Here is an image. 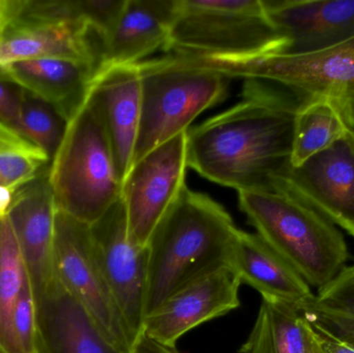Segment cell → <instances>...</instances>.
I'll use <instances>...</instances> for the list:
<instances>
[{
    "instance_id": "obj_1",
    "label": "cell",
    "mask_w": 354,
    "mask_h": 353,
    "mask_svg": "<svg viewBox=\"0 0 354 353\" xmlns=\"http://www.w3.org/2000/svg\"><path fill=\"white\" fill-rule=\"evenodd\" d=\"M243 101L187 132V167L237 192L270 190L290 165L299 99L279 85L248 79Z\"/></svg>"
},
{
    "instance_id": "obj_2",
    "label": "cell",
    "mask_w": 354,
    "mask_h": 353,
    "mask_svg": "<svg viewBox=\"0 0 354 353\" xmlns=\"http://www.w3.org/2000/svg\"><path fill=\"white\" fill-rule=\"evenodd\" d=\"M237 231L223 207L185 187L147 246L145 318L181 288L228 265Z\"/></svg>"
},
{
    "instance_id": "obj_3",
    "label": "cell",
    "mask_w": 354,
    "mask_h": 353,
    "mask_svg": "<svg viewBox=\"0 0 354 353\" xmlns=\"http://www.w3.org/2000/svg\"><path fill=\"white\" fill-rule=\"evenodd\" d=\"M289 47L262 0H176L165 51L231 66L285 53Z\"/></svg>"
},
{
    "instance_id": "obj_4",
    "label": "cell",
    "mask_w": 354,
    "mask_h": 353,
    "mask_svg": "<svg viewBox=\"0 0 354 353\" xmlns=\"http://www.w3.org/2000/svg\"><path fill=\"white\" fill-rule=\"evenodd\" d=\"M239 207L258 236L317 289L330 284L349 258L342 232L305 200L280 187L239 192Z\"/></svg>"
},
{
    "instance_id": "obj_5",
    "label": "cell",
    "mask_w": 354,
    "mask_h": 353,
    "mask_svg": "<svg viewBox=\"0 0 354 353\" xmlns=\"http://www.w3.org/2000/svg\"><path fill=\"white\" fill-rule=\"evenodd\" d=\"M48 180L57 211L89 226L122 198L113 149L91 93L68 124Z\"/></svg>"
},
{
    "instance_id": "obj_6",
    "label": "cell",
    "mask_w": 354,
    "mask_h": 353,
    "mask_svg": "<svg viewBox=\"0 0 354 353\" xmlns=\"http://www.w3.org/2000/svg\"><path fill=\"white\" fill-rule=\"evenodd\" d=\"M141 122L134 161L187 132L189 124L220 103L230 78L195 58L169 53L138 64Z\"/></svg>"
},
{
    "instance_id": "obj_7",
    "label": "cell",
    "mask_w": 354,
    "mask_h": 353,
    "mask_svg": "<svg viewBox=\"0 0 354 353\" xmlns=\"http://www.w3.org/2000/svg\"><path fill=\"white\" fill-rule=\"evenodd\" d=\"M102 39L79 0H23L0 39V68L21 60L64 58L101 64Z\"/></svg>"
},
{
    "instance_id": "obj_8",
    "label": "cell",
    "mask_w": 354,
    "mask_h": 353,
    "mask_svg": "<svg viewBox=\"0 0 354 353\" xmlns=\"http://www.w3.org/2000/svg\"><path fill=\"white\" fill-rule=\"evenodd\" d=\"M228 78L255 79L279 85L299 102L326 99L346 115L354 131V37L310 53H279L231 66L206 64Z\"/></svg>"
},
{
    "instance_id": "obj_9",
    "label": "cell",
    "mask_w": 354,
    "mask_h": 353,
    "mask_svg": "<svg viewBox=\"0 0 354 353\" xmlns=\"http://www.w3.org/2000/svg\"><path fill=\"white\" fill-rule=\"evenodd\" d=\"M56 278L91 315L105 337L124 353L134 343L93 250L91 227L57 211L54 238Z\"/></svg>"
},
{
    "instance_id": "obj_10",
    "label": "cell",
    "mask_w": 354,
    "mask_h": 353,
    "mask_svg": "<svg viewBox=\"0 0 354 353\" xmlns=\"http://www.w3.org/2000/svg\"><path fill=\"white\" fill-rule=\"evenodd\" d=\"M187 132L133 164L122 187L129 238L133 245L147 248L158 224L187 187Z\"/></svg>"
},
{
    "instance_id": "obj_11",
    "label": "cell",
    "mask_w": 354,
    "mask_h": 353,
    "mask_svg": "<svg viewBox=\"0 0 354 353\" xmlns=\"http://www.w3.org/2000/svg\"><path fill=\"white\" fill-rule=\"evenodd\" d=\"M89 227L95 256L135 345L145 321L147 248L131 242L122 198Z\"/></svg>"
},
{
    "instance_id": "obj_12",
    "label": "cell",
    "mask_w": 354,
    "mask_h": 353,
    "mask_svg": "<svg viewBox=\"0 0 354 353\" xmlns=\"http://www.w3.org/2000/svg\"><path fill=\"white\" fill-rule=\"evenodd\" d=\"M301 197L354 238V132L299 167L290 165L272 178Z\"/></svg>"
},
{
    "instance_id": "obj_13",
    "label": "cell",
    "mask_w": 354,
    "mask_h": 353,
    "mask_svg": "<svg viewBox=\"0 0 354 353\" xmlns=\"http://www.w3.org/2000/svg\"><path fill=\"white\" fill-rule=\"evenodd\" d=\"M241 282L229 265L172 294L145 318L142 335L169 347L198 325L239 308Z\"/></svg>"
},
{
    "instance_id": "obj_14",
    "label": "cell",
    "mask_w": 354,
    "mask_h": 353,
    "mask_svg": "<svg viewBox=\"0 0 354 353\" xmlns=\"http://www.w3.org/2000/svg\"><path fill=\"white\" fill-rule=\"evenodd\" d=\"M48 172L17 193L8 213L35 298L58 282L54 267L57 207Z\"/></svg>"
},
{
    "instance_id": "obj_15",
    "label": "cell",
    "mask_w": 354,
    "mask_h": 353,
    "mask_svg": "<svg viewBox=\"0 0 354 353\" xmlns=\"http://www.w3.org/2000/svg\"><path fill=\"white\" fill-rule=\"evenodd\" d=\"M91 95L101 112L118 173L124 182L134 161L140 128L141 84L138 64L100 70L91 86Z\"/></svg>"
},
{
    "instance_id": "obj_16",
    "label": "cell",
    "mask_w": 354,
    "mask_h": 353,
    "mask_svg": "<svg viewBox=\"0 0 354 353\" xmlns=\"http://www.w3.org/2000/svg\"><path fill=\"white\" fill-rule=\"evenodd\" d=\"M268 15L290 47L285 53H310L354 37V0L264 1Z\"/></svg>"
},
{
    "instance_id": "obj_17",
    "label": "cell",
    "mask_w": 354,
    "mask_h": 353,
    "mask_svg": "<svg viewBox=\"0 0 354 353\" xmlns=\"http://www.w3.org/2000/svg\"><path fill=\"white\" fill-rule=\"evenodd\" d=\"M35 300L37 353H124L59 281Z\"/></svg>"
},
{
    "instance_id": "obj_18",
    "label": "cell",
    "mask_w": 354,
    "mask_h": 353,
    "mask_svg": "<svg viewBox=\"0 0 354 353\" xmlns=\"http://www.w3.org/2000/svg\"><path fill=\"white\" fill-rule=\"evenodd\" d=\"M176 0H126L102 45L100 70L141 62L167 47ZM97 70V72H99Z\"/></svg>"
},
{
    "instance_id": "obj_19",
    "label": "cell",
    "mask_w": 354,
    "mask_h": 353,
    "mask_svg": "<svg viewBox=\"0 0 354 353\" xmlns=\"http://www.w3.org/2000/svg\"><path fill=\"white\" fill-rule=\"evenodd\" d=\"M97 68L64 58H37L0 68V77L12 81L53 106L68 122L91 93Z\"/></svg>"
},
{
    "instance_id": "obj_20",
    "label": "cell",
    "mask_w": 354,
    "mask_h": 353,
    "mask_svg": "<svg viewBox=\"0 0 354 353\" xmlns=\"http://www.w3.org/2000/svg\"><path fill=\"white\" fill-rule=\"evenodd\" d=\"M228 265L241 283L257 290L263 300L299 308L315 296L309 284L257 233L239 229Z\"/></svg>"
},
{
    "instance_id": "obj_21",
    "label": "cell",
    "mask_w": 354,
    "mask_h": 353,
    "mask_svg": "<svg viewBox=\"0 0 354 353\" xmlns=\"http://www.w3.org/2000/svg\"><path fill=\"white\" fill-rule=\"evenodd\" d=\"M311 325L297 308L262 298L253 329L239 353H311Z\"/></svg>"
},
{
    "instance_id": "obj_22",
    "label": "cell",
    "mask_w": 354,
    "mask_h": 353,
    "mask_svg": "<svg viewBox=\"0 0 354 353\" xmlns=\"http://www.w3.org/2000/svg\"><path fill=\"white\" fill-rule=\"evenodd\" d=\"M353 132L344 112L334 102L326 99L301 101L293 118L290 167H299Z\"/></svg>"
},
{
    "instance_id": "obj_23",
    "label": "cell",
    "mask_w": 354,
    "mask_h": 353,
    "mask_svg": "<svg viewBox=\"0 0 354 353\" xmlns=\"http://www.w3.org/2000/svg\"><path fill=\"white\" fill-rule=\"evenodd\" d=\"M28 275L8 216L0 217V350L17 353L12 335V314Z\"/></svg>"
},
{
    "instance_id": "obj_24",
    "label": "cell",
    "mask_w": 354,
    "mask_h": 353,
    "mask_svg": "<svg viewBox=\"0 0 354 353\" xmlns=\"http://www.w3.org/2000/svg\"><path fill=\"white\" fill-rule=\"evenodd\" d=\"M70 122L47 102L23 89L17 132L53 160Z\"/></svg>"
},
{
    "instance_id": "obj_25",
    "label": "cell",
    "mask_w": 354,
    "mask_h": 353,
    "mask_svg": "<svg viewBox=\"0 0 354 353\" xmlns=\"http://www.w3.org/2000/svg\"><path fill=\"white\" fill-rule=\"evenodd\" d=\"M12 335L17 353H37V300L27 278L12 314Z\"/></svg>"
},
{
    "instance_id": "obj_26",
    "label": "cell",
    "mask_w": 354,
    "mask_h": 353,
    "mask_svg": "<svg viewBox=\"0 0 354 353\" xmlns=\"http://www.w3.org/2000/svg\"><path fill=\"white\" fill-rule=\"evenodd\" d=\"M50 163L32 155L0 153V192L16 195L49 170Z\"/></svg>"
},
{
    "instance_id": "obj_27",
    "label": "cell",
    "mask_w": 354,
    "mask_h": 353,
    "mask_svg": "<svg viewBox=\"0 0 354 353\" xmlns=\"http://www.w3.org/2000/svg\"><path fill=\"white\" fill-rule=\"evenodd\" d=\"M297 309L310 325L354 348L353 315L319 304L316 300L315 296Z\"/></svg>"
},
{
    "instance_id": "obj_28",
    "label": "cell",
    "mask_w": 354,
    "mask_h": 353,
    "mask_svg": "<svg viewBox=\"0 0 354 353\" xmlns=\"http://www.w3.org/2000/svg\"><path fill=\"white\" fill-rule=\"evenodd\" d=\"M319 304L354 316V265L345 267L336 279L318 289Z\"/></svg>"
},
{
    "instance_id": "obj_29",
    "label": "cell",
    "mask_w": 354,
    "mask_h": 353,
    "mask_svg": "<svg viewBox=\"0 0 354 353\" xmlns=\"http://www.w3.org/2000/svg\"><path fill=\"white\" fill-rule=\"evenodd\" d=\"M23 88L0 77V122L17 131L20 120Z\"/></svg>"
},
{
    "instance_id": "obj_30",
    "label": "cell",
    "mask_w": 354,
    "mask_h": 353,
    "mask_svg": "<svg viewBox=\"0 0 354 353\" xmlns=\"http://www.w3.org/2000/svg\"><path fill=\"white\" fill-rule=\"evenodd\" d=\"M0 153H17L32 155L39 159L50 161L48 155L32 143L23 138L14 128L0 122Z\"/></svg>"
},
{
    "instance_id": "obj_31",
    "label": "cell",
    "mask_w": 354,
    "mask_h": 353,
    "mask_svg": "<svg viewBox=\"0 0 354 353\" xmlns=\"http://www.w3.org/2000/svg\"><path fill=\"white\" fill-rule=\"evenodd\" d=\"M310 325V323H309ZM313 338L322 353H354V348L340 340L312 327Z\"/></svg>"
},
{
    "instance_id": "obj_32",
    "label": "cell",
    "mask_w": 354,
    "mask_h": 353,
    "mask_svg": "<svg viewBox=\"0 0 354 353\" xmlns=\"http://www.w3.org/2000/svg\"><path fill=\"white\" fill-rule=\"evenodd\" d=\"M22 3L23 0H0V39L20 12Z\"/></svg>"
},
{
    "instance_id": "obj_33",
    "label": "cell",
    "mask_w": 354,
    "mask_h": 353,
    "mask_svg": "<svg viewBox=\"0 0 354 353\" xmlns=\"http://www.w3.org/2000/svg\"><path fill=\"white\" fill-rule=\"evenodd\" d=\"M132 353H179L176 347H169L141 335L133 348Z\"/></svg>"
},
{
    "instance_id": "obj_34",
    "label": "cell",
    "mask_w": 354,
    "mask_h": 353,
    "mask_svg": "<svg viewBox=\"0 0 354 353\" xmlns=\"http://www.w3.org/2000/svg\"><path fill=\"white\" fill-rule=\"evenodd\" d=\"M314 342H315V340H314ZM311 353H322V352H320L319 348H318V346H317V344H316V342H315V345H314L313 350H312Z\"/></svg>"
},
{
    "instance_id": "obj_35",
    "label": "cell",
    "mask_w": 354,
    "mask_h": 353,
    "mask_svg": "<svg viewBox=\"0 0 354 353\" xmlns=\"http://www.w3.org/2000/svg\"><path fill=\"white\" fill-rule=\"evenodd\" d=\"M0 353H4L3 352H2V350H0Z\"/></svg>"
}]
</instances>
